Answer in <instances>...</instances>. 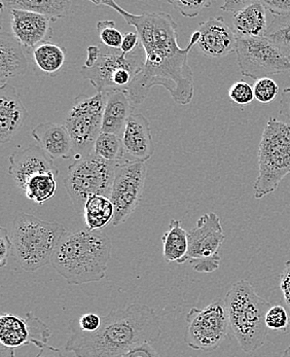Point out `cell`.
<instances>
[{"instance_id":"cell-1","label":"cell","mask_w":290,"mask_h":357,"mask_svg":"<svg viewBox=\"0 0 290 357\" xmlns=\"http://www.w3.org/2000/svg\"><path fill=\"white\" fill-rule=\"evenodd\" d=\"M96 6L114 8L135 28L145 52L142 71L132 81L127 93L135 105H142L153 86H163L175 102L188 105L194 95V73L188 64V55L198 42L194 32L185 49L178 45L176 22L167 13H144L134 15L121 8L114 0H92Z\"/></svg>"},{"instance_id":"cell-2","label":"cell","mask_w":290,"mask_h":357,"mask_svg":"<svg viewBox=\"0 0 290 357\" xmlns=\"http://www.w3.org/2000/svg\"><path fill=\"white\" fill-rule=\"evenodd\" d=\"M161 335L155 310L134 303L103 316L96 332L72 328L65 350L77 357H121L142 344L159 341Z\"/></svg>"},{"instance_id":"cell-3","label":"cell","mask_w":290,"mask_h":357,"mask_svg":"<svg viewBox=\"0 0 290 357\" xmlns=\"http://www.w3.org/2000/svg\"><path fill=\"white\" fill-rule=\"evenodd\" d=\"M112 250V239L101 231H67L51 265L68 284L98 282L105 278Z\"/></svg>"},{"instance_id":"cell-4","label":"cell","mask_w":290,"mask_h":357,"mask_svg":"<svg viewBox=\"0 0 290 357\" xmlns=\"http://www.w3.org/2000/svg\"><path fill=\"white\" fill-rule=\"evenodd\" d=\"M224 302L229 328L241 349L246 354L261 349L269 334L266 316L272 304L259 296L247 280L233 284Z\"/></svg>"},{"instance_id":"cell-5","label":"cell","mask_w":290,"mask_h":357,"mask_svg":"<svg viewBox=\"0 0 290 357\" xmlns=\"http://www.w3.org/2000/svg\"><path fill=\"white\" fill-rule=\"evenodd\" d=\"M66 229L38 216L19 212L13 222V257L25 272H36L52 263Z\"/></svg>"},{"instance_id":"cell-6","label":"cell","mask_w":290,"mask_h":357,"mask_svg":"<svg viewBox=\"0 0 290 357\" xmlns=\"http://www.w3.org/2000/svg\"><path fill=\"white\" fill-rule=\"evenodd\" d=\"M81 73L91 82L97 93L125 91L142 71L145 52L142 43L130 54L107 49L104 45H91Z\"/></svg>"},{"instance_id":"cell-7","label":"cell","mask_w":290,"mask_h":357,"mask_svg":"<svg viewBox=\"0 0 290 357\" xmlns=\"http://www.w3.org/2000/svg\"><path fill=\"white\" fill-rule=\"evenodd\" d=\"M259 175L254 198L261 199L278 189L290 173V125L270 119L264 129L259 146Z\"/></svg>"},{"instance_id":"cell-8","label":"cell","mask_w":290,"mask_h":357,"mask_svg":"<svg viewBox=\"0 0 290 357\" xmlns=\"http://www.w3.org/2000/svg\"><path fill=\"white\" fill-rule=\"evenodd\" d=\"M77 157L68 167L64 185L75 211L83 213L89 199L96 196L109 198L116 170L122 163L105 161L93 151Z\"/></svg>"},{"instance_id":"cell-9","label":"cell","mask_w":290,"mask_h":357,"mask_svg":"<svg viewBox=\"0 0 290 357\" xmlns=\"http://www.w3.org/2000/svg\"><path fill=\"white\" fill-rule=\"evenodd\" d=\"M187 324L185 342L188 347L205 352L218 349L231 328L224 298H216L203 309H190Z\"/></svg>"},{"instance_id":"cell-10","label":"cell","mask_w":290,"mask_h":357,"mask_svg":"<svg viewBox=\"0 0 290 357\" xmlns=\"http://www.w3.org/2000/svg\"><path fill=\"white\" fill-rule=\"evenodd\" d=\"M226 240L220 216L213 212L199 218L188 231V252L183 264L188 263L198 273H212L220 266V250Z\"/></svg>"},{"instance_id":"cell-11","label":"cell","mask_w":290,"mask_h":357,"mask_svg":"<svg viewBox=\"0 0 290 357\" xmlns=\"http://www.w3.org/2000/svg\"><path fill=\"white\" fill-rule=\"evenodd\" d=\"M238 65L243 77L255 82L270 75L290 73V60L266 38H238Z\"/></svg>"},{"instance_id":"cell-12","label":"cell","mask_w":290,"mask_h":357,"mask_svg":"<svg viewBox=\"0 0 290 357\" xmlns=\"http://www.w3.org/2000/svg\"><path fill=\"white\" fill-rule=\"evenodd\" d=\"M105 100V93H96L93 96L82 94L75 98L64 123L70 134L75 151L92 153L89 149H93L102 130Z\"/></svg>"},{"instance_id":"cell-13","label":"cell","mask_w":290,"mask_h":357,"mask_svg":"<svg viewBox=\"0 0 290 357\" xmlns=\"http://www.w3.org/2000/svg\"><path fill=\"white\" fill-rule=\"evenodd\" d=\"M146 176L147 167L144 162H124L119 166L109 197L114 207V226L124 224L137 208Z\"/></svg>"},{"instance_id":"cell-14","label":"cell","mask_w":290,"mask_h":357,"mask_svg":"<svg viewBox=\"0 0 290 357\" xmlns=\"http://www.w3.org/2000/svg\"><path fill=\"white\" fill-rule=\"evenodd\" d=\"M197 47L207 57L220 58L236 53L237 36L222 17H214L199 25Z\"/></svg>"},{"instance_id":"cell-15","label":"cell","mask_w":290,"mask_h":357,"mask_svg":"<svg viewBox=\"0 0 290 357\" xmlns=\"http://www.w3.org/2000/svg\"><path fill=\"white\" fill-rule=\"evenodd\" d=\"M8 161V174L22 190L25 189L28 179L40 173L52 172L59 176V169L56 167L54 160L38 146L15 151Z\"/></svg>"},{"instance_id":"cell-16","label":"cell","mask_w":290,"mask_h":357,"mask_svg":"<svg viewBox=\"0 0 290 357\" xmlns=\"http://www.w3.org/2000/svg\"><path fill=\"white\" fill-rule=\"evenodd\" d=\"M10 14L12 34L25 49L33 51L42 43L53 38L51 20L27 10H8Z\"/></svg>"},{"instance_id":"cell-17","label":"cell","mask_w":290,"mask_h":357,"mask_svg":"<svg viewBox=\"0 0 290 357\" xmlns=\"http://www.w3.org/2000/svg\"><path fill=\"white\" fill-rule=\"evenodd\" d=\"M128 162L148 161L155 153L148 120L142 114H132L122 136Z\"/></svg>"},{"instance_id":"cell-18","label":"cell","mask_w":290,"mask_h":357,"mask_svg":"<svg viewBox=\"0 0 290 357\" xmlns=\"http://www.w3.org/2000/svg\"><path fill=\"white\" fill-rule=\"evenodd\" d=\"M29 114L14 86H0V142H10L25 126Z\"/></svg>"},{"instance_id":"cell-19","label":"cell","mask_w":290,"mask_h":357,"mask_svg":"<svg viewBox=\"0 0 290 357\" xmlns=\"http://www.w3.org/2000/svg\"><path fill=\"white\" fill-rule=\"evenodd\" d=\"M31 136L53 160L69 159L75 151L70 134L64 125L42 123L32 129Z\"/></svg>"},{"instance_id":"cell-20","label":"cell","mask_w":290,"mask_h":357,"mask_svg":"<svg viewBox=\"0 0 290 357\" xmlns=\"http://www.w3.org/2000/svg\"><path fill=\"white\" fill-rule=\"evenodd\" d=\"M29 60L25 47L12 33L2 30L0 34V83L6 84L8 79L27 73Z\"/></svg>"},{"instance_id":"cell-21","label":"cell","mask_w":290,"mask_h":357,"mask_svg":"<svg viewBox=\"0 0 290 357\" xmlns=\"http://www.w3.org/2000/svg\"><path fill=\"white\" fill-rule=\"evenodd\" d=\"M105 96L101 132L122 137L125 125L133 114L131 98L125 91H110L105 93Z\"/></svg>"},{"instance_id":"cell-22","label":"cell","mask_w":290,"mask_h":357,"mask_svg":"<svg viewBox=\"0 0 290 357\" xmlns=\"http://www.w3.org/2000/svg\"><path fill=\"white\" fill-rule=\"evenodd\" d=\"M268 26L266 8L257 0L233 17V29L238 38H265Z\"/></svg>"},{"instance_id":"cell-23","label":"cell","mask_w":290,"mask_h":357,"mask_svg":"<svg viewBox=\"0 0 290 357\" xmlns=\"http://www.w3.org/2000/svg\"><path fill=\"white\" fill-rule=\"evenodd\" d=\"M1 10H20L42 15L52 22L75 12L72 1L67 0H0Z\"/></svg>"},{"instance_id":"cell-24","label":"cell","mask_w":290,"mask_h":357,"mask_svg":"<svg viewBox=\"0 0 290 357\" xmlns=\"http://www.w3.org/2000/svg\"><path fill=\"white\" fill-rule=\"evenodd\" d=\"M0 343L13 349L31 344L29 326L24 316L10 313L0 316Z\"/></svg>"},{"instance_id":"cell-25","label":"cell","mask_w":290,"mask_h":357,"mask_svg":"<svg viewBox=\"0 0 290 357\" xmlns=\"http://www.w3.org/2000/svg\"><path fill=\"white\" fill-rule=\"evenodd\" d=\"M162 241L167 263L183 264L188 252V231L181 227V220H171L169 230L164 234Z\"/></svg>"},{"instance_id":"cell-26","label":"cell","mask_w":290,"mask_h":357,"mask_svg":"<svg viewBox=\"0 0 290 357\" xmlns=\"http://www.w3.org/2000/svg\"><path fill=\"white\" fill-rule=\"evenodd\" d=\"M83 215L86 230L91 231L101 230L114 220V204L107 197H93L86 201Z\"/></svg>"},{"instance_id":"cell-27","label":"cell","mask_w":290,"mask_h":357,"mask_svg":"<svg viewBox=\"0 0 290 357\" xmlns=\"http://www.w3.org/2000/svg\"><path fill=\"white\" fill-rule=\"evenodd\" d=\"M33 61L36 66L47 73V75H58L64 67L66 61V54L64 49L60 45H54L52 43H45L36 47L32 51Z\"/></svg>"},{"instance_id":"cell-28","label":"cell","mask_w":290,"mask_h":357,"mask_svg":"<svg viewBox=\"0 0 290 357\" xmlns=\"http://www.w3.org/2000/svg\"><path fill=\"white\" fill-rule=\"evenodd\" d=\"M57 177L55 173L45 172L34 175L26 183V197L29 200L42 205L53 198L57 190Z\"/></svg>"},{"instance_id":"cell-29","label":"cell","mask_w":290,"mask_h":357,"mask_svg":"<svg viewBox=\"0 0 290 357\" xmlns=\"http://www.w3.org/2000/svg\"><path fill=\"white\" fill-rule=\"evenodd\" d=\"M93 153L105 161L124 163L125 160L124 144L122 137L112 133H103L95 142Z\"/></svg>"},{"instance_id":"cell-30","label":"cell","mask_w":290,"mask_h":357,"mask_svg":"<svg viewBox=\"0 0 290 357\" xmlns=\"http://www.w3.org/2000/svg\"><path fill=\"white\" fill-rule=\"evenodd\" d=\"M265 38L276 45L290 60V15L273 16Z\"/></svg>"},{"instance_id":"cell-31","label":"cell","mask_w":290,"mask_h":357,"mask_svg":"<svg viewBox=\"0 0 290 357\" xmlns=\"http://www.w3.org/2000/svg\"><path fill=\"white\" fill-rule=\"evenodd\" d=\"M97 31L104 47L119 51L122 47L124 36L120 30L116 29V23L112 20L98 22Z\"/></svg>"},{"instance_id":"cell-32","label":"cell","mask_w":290,"mask_h":357,"mask_svg":"<svg viewBox=\"0 0 290 357\" xmlns=\"http://www.w3.org/2000/svg\"><path fill=\"white\" fill-rule=\"evenodd\" d=\"M24 317L27 320L28 326H29L32 345L43 349L45 346L47 345V342L52 336L51 330L45 322L36 317L32 312L25 313Z\"/></svg>"},{"instance_id":"cell-33","label":"cell","mask_w":290,"mask_h":357,"mask_svg":"<svg viewBox=\"0 0 290 357\" xmlns=\"http://www.w3.org/2000/svg\"><path fill=\"white\" fill-rule=\"evenodd\" d=\"M253 91H254L255 99L261 103L267 105L276 99L280 89L276 82L273 81L270 77H265L255 82Z\"/></svg>"},{"instance_id":"cell-34","label":"cell","mask_w":290,"mask_h":357,"mask_svg":"<svg viewBox=\"0 0 290 357\" xmlns=\"http://www.w3.org/2000/svg\"><path fill=\"white\" fill-rule=\"evenodd\" d=\"M266 324L269 330L285 331L289 326V315L287 309L280 305L272 306L266 316Z\"/></svg>"},{"instance_id":"cell-35","label":"cell","mask_w":290,"mask_h":357,"mask_svg":"<svg viewBox=\"0 0 290 357\" xmlns=\"http://www.w3.org/2000/svg\"><path fill=\"white\" fill-rule=\"evenodd\" d=\"M229 97L238 105H247L254 100L253 86L244 81L236 82L229 90Z\"/></svg>"},{"instance_id":"cell-36","label":"cell","mask_w":290,"mask_h":357,"mask_svg":"<svg viewBox=\"0 0 290 357\" xmlns=\"http://www.w3.org/2000/svg\"><path fill=\"white\" fill-rule=\"evenodd\" d=\"M168 3L172 4L175 10H178L183 16L187 18H194L198 16L204 8L211 6L210 0H202V1H185V0H168Z\"/></svg>"},{"instance_id":"cell-37","label":"cell","mask_w":290,"mask_h":357,"mask_svg":"<svg viewBox=\"0 0 290 357\" xmlns=\"http://www.w3.org/2000/svg\"><path fill=\"white\" fill-rule=\"evenodd\" d=\"M12 237L6 228L0 229V267L3 268L6 265L8 257L13 255Z\"/></svg>"},{"instance_id":"cell-38","label":"cell","mask_w":290,"mask_h":357,"mask_svg":"<svg viewBox=\"0 0 290 357\" xmlns=\"http://www.w3.org/2000/svg\"><path fill=\"white\" fill-rule=\"evenodd\" d=\"M266 10L273 16H287L290 15V0H261Z\"/></svg>"},{"instance_id":"cell-39","label":"cell","mask_w":290,"mask_h":357,"mask_svg":"<svg viewBox=\"0 0 290 357\" xmlns=\"http://www.w3.org/2000/svg\"><path fill=\"white\" fill-rule=\"evenodd\" d=\"M102 317L95 314V313H86L79 318V328L83 332L93 333L96 332L100 328Z\"/></svg>"},{"instance_id":"cell-40","label":"cell","mask_w":290,"mask_h":357,"mask_svg":"<svg viewBox=\"0 0 290 357\" xmlns=\"http://www.w3.org/2000/svg\"><path fill=\"white\" fill-rule=\"evenodd\" d=\"M280 289L282 291L283 300L290 312V261L285 263L284 269L281 272Z\"/></svg>"},{"instance_id":"cell-41","label":"cell","mask_w":290,"mask_h":357,"mask_svg":"<svg viewBox=\"0 0 290 357\" xmlns=\"http://www.w3.org/2000/svg\"><path fill=\"white\" fill-rule=\"evenodd\" d=\"M121 357H160L157 350L151 345V343L142 344L130 350L129 352Z\"/></svg>"},{"instance_id":"cell-42","label":"cell","mask_w":290,"mask_h":357,"mask_svg":"<svg viewBox=\"0 0 290 357\" xmlns=\"http://www.w3.org/2000/svg\"><path fill=\"white\" fill-rule=\"evenodd\" d=\"M139 36L137 32H127L123 40L122 47L121 52L124 54H130L137 49L138 45H140Z\"/></svg>"},{"instance_id":"cell-43","label":"cell","mask_w":290,"mask_h":357,"mask_svg":"<svg viewBox=\"0 0 290 357\" xmlns=\"http://www.w3.org/2000/svg\"><path fill=\"white\" fill-rule=\"evenodd\" d=\"M254 0H227L222 6V10L224 12L233 13L234 15L239 13L250 6Z\"/></svg>"},{"instance_id":"cell-44","label":"cell","mask_w":290,"mask_h":357,"mask_svg":"<svg viewBox=\"0 0 290 357\" xmlns=\"http://www.w3.org/2000/svg\"><path fill=\"white\" fill-rule=\"evenodd\" d=\"M279 112L290 122V88L285 89L282 92L280 105H279Z\"/></svg>"},{"instance_id":"cell-45","label":"cell","mask_w":290,"mask_h":357,"mask_svg":"<svg viewBox=\"0 0 290 357\" xmlns=\"http://www.w3.org/2000/svg\"><path fill=\"white\" fill-rule=\"evenodd\" d=\"M36 357H65L63 356L61 350L59 348L53 347V346H45L40 350V354Z\"/></svg>"},{"instance_id":"cell-46","label":"cell","mask_w":290,"mask_h":357,"mask_svg":"<svg viewBox=\"0 0 290 357\" xmlns=\"http://www.w3.org/2000/svg\"><path fill=\"white\" fill-rule=\"evenodd\" d=\"M0 352H1V357H14L15 351L13 348H8L6 346L1 345L0 348Z\"/></svg>"},{"instance_id":"cell-47","label":"cell","mask_w":290,"mask_h":357,"mask_svg":"<svg viewBox=\"0 0 290 357\" xmlns=\"http://www.w3.org/2000/svg\"><path fill=\"white\" fill-rule=\"evenodd\" d=\"M280 357H290V346L284 350V352H283L282 356Z\"/></svg>"}]
</instances>
